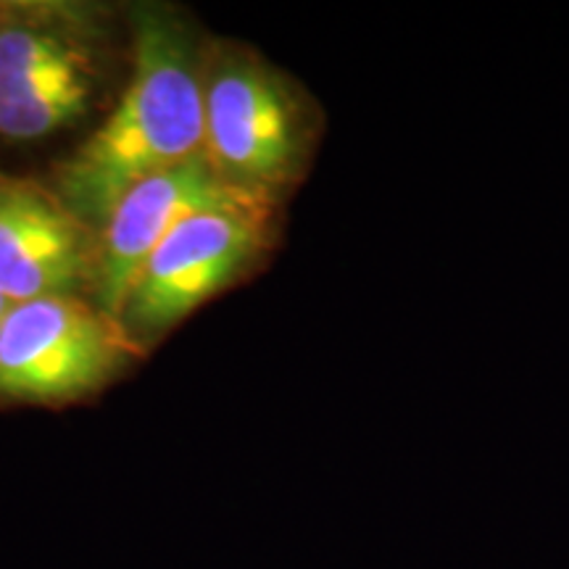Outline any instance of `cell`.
<instances>
[{
    "mask_svg": "<svg viewBox=\"0 0 569 569\" xmlns=\"http://www.w3.org/2000/svg\"><path fill=\"white\" fill-rule=\"evenodd\" d=\"M203 82L188 27L140 11L130 84L109 119L63 163V206L80 222L106 224L134 184L203 156Z\"/></svg>",
    "mask_w": 569,
    "mask_h": 569,
    "instance_id": "1",
    "label": "cell"
},
{
    "mask_svg": "<svg viewBox=\"0 0 569 569\" xmlns=\"http://www.w3.org/2000/svg\"><path fill=\"white\" fill-rule=\"evenodd\" d=\"M203 151L219 177L277 206L315 146V111L290 77L227 48L206 69Z\"/></svg>",
    "mask_w": 569,
    "mask_h": 569,
    "instance_id": "2",
    "label": "cell"
},
{
    "mask_svg": "<svg viewBox=\"0 0 569 569\" xmlns=\"http://www.w3.org/2000/svg\"><path fill=\"white\" fill-rule=\"evenodd\" d=\"M272 222L274 206L267 203L206 211L182 222L140 269L122 317L140 332L177 325L264 256Z\"/></svg>",
    "mask_w": 569,
    "mask_h": 569,
    "instance_id": "3",
    "label": "cell"
},
{
    "mask_svg": "<svg viewBox=\"0 0 569 569\" xmlns=\"http://www.w3.org/2000/svg\"><path fill=\"white\" fill-rule=\"evenodd\" d=\"M124 336L74 296L13 303L0 322V396L67 401L101 388L122 367Z\"/></svg>",
    "mask_w": 569,
    "mask_h": 569,
    "instance_id": "4",
    "label": "cell"
},
{
    "mask_svg": "<svg viewBox=\"0 0 569 569\" xmlns=\"http://www.w3.org/2000/svg\"><path fill=\"white\" fill-rule=\"evenodd\" d=\"M246 203L267 201L222 180L206 153L134 184L106 219L101 256L96 261L103 315L111 319L124 315L140 269L169 232L198 213Z\"/></svg>",
    "mask_w": 569,
    "mask_h": 569,
    "instance_id": "5",
    "label": "cell"
},
{
    "mask_svg": "<svg viewBox=\"0 0 569 569\" xmlns=\"http://www.w3.org/2000/svg\"><path fill=\"white\" fill-rule=\"evenodd\" d=\"M88 272V240L63 201L27 184L0 188V296L6 301L71 296Z\"/></svg>",
    "mask_w": 569,
    "mask_h": 569,
    "instance_id": "6",
    "label": "cell"
},
{
    "mask_svg": "<svg viewBox=\"0 0 569 569\" xmlns=\"http://www.w3.org/2000/svg\"><path fill=\"white\" fill-rule=\"evenodd\" d=\"M92 98L90 74L0 92V134L11 140L46 138L82 117Z\"/></svg>",
    "mask_w": 569,
    "mask_h": 569,
    "instance_id": "7",
    "label": "cell"
},
{
    "mask_svg": "<svg viewBox=\"0 0 569 569\" xmlns=\"http://www.w3.org/2000/svg\"><path fill=\"white\" fill-rule=\"evenodd\" d=\"M90 74L82 53L56 34L6 27L0 30V92Z\"/></svg>",
    "mask_w": 569,
    "mask_h": 569,
    "instance_id": "8",
    "label": "cell"
},
{
    "mask_svg": "<svg viewBox=\"0 0 569 569\" xmlns=\"http://www.w3.org/2000/svg\"><path fill=\"white\" fill-rule=\"evenodd\" d=\"M9 309H11V303H9V301H6V298H3V296H0V322H3V319H6V315H9Z\"/></svg>",
    "mask_w": 569,
    "mask_h": 569,
    "instance_id": "9",
    "label": "cell"
}]
</instances>
